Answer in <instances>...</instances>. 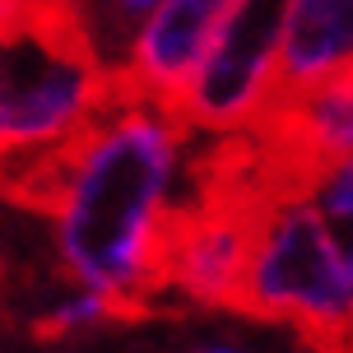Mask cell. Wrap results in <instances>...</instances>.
<instances>
[{"instance_id":"cell-1","label":"cell","mask_w":353,"mask_h":353,"mask_svg":"<svg viewBox=\"0 0 353 353\" xmlns=\"http://www.w3.org/2000/svg\"><path fill=\"white\" fill-rule=\"evenodd\" d=\"M186 135L163 107L135 103L121 88L103 117L84 125L70 191L56 214V247L84 288L117 302L121 321L149 316V298L163 293L159 247Z\"/></svg>"},{"instance_id":"cell-2","label":"cell","mask_w":353,"mask_h":353,"mask_svg":"<svg viewBox=\"0 0 353 353\" xmlns=\"http://www.w3.org/2000/svg\"><path fill=\"white\" fill-rule=\"evenodd\" d=\"M112 98L88 0H0V168L70 140Z\"/></svg>"},{"instance_id":"cell-3","label":"cell","mask_w":353,"mask_h":353,"mask_svg":"<svg viewBox=\"0 0 353 353\" xmlns=\"http://www.w3.org/2000/svg\"><path fill=\"white\" fill-rule=\"evenodd\" d=\"M242 316L293 325L312 353L353 349L349 256L339 251L321 205L283 200L270 214L247 274Z\"/></svg>"},{"instance_id":"cell-4","label":"cell","mask_w":353,"mask_h":353,"mask_svg":"<svg viewBox=\"0 0 353 353\" xmlns=\"http://www.w3.org/2000/svg\"><path fill=\"white\" fill-rule=\"evenodd\" d=\"M288 19H293V0H232L176 121L205 135L251 130L274 93Z\"/></svg>"},{"instance_id":"cell-5","label":"cell","mask_w":353,"mask_h":353,"mask_svg":"<svg viewBox=\"0 0 353 353\" xmlns=\"http://www.w3.org/2000/svg\"><path fill=\"white\" fill-rule=\"evenodd\" d=\"M228 10L232 0H163L149 23L130 37L125 61L112 65L117 88L135 103L163 107L176 121Z\"/></svg>"},{"instance_id":"cell-6","label":"cell","mask_w":353,"mask_h":353,"mask_svg":"<svg viewBox=\"0 0 353 353\" xmlns=\"http://www.w3.org/2000/svg\"><path fill=\"white\" fill-rule=\"evenodd\" d=\"M349 65H353V0H293V19H288L270 103L312 93V88L330 84L335 74H344Z\"/></svg>"},{"instance_id":"cell-7","label":"cell","mask_w":353,"mask_h":353,"mask_svg":"<svg viewBox=\"0 0 353 353\" xmlns=\"http://www.w3.org/2000/svg\"><path fill=\"white\" fill-rule=\"evenodd\" d=\"M98 321H117V302L103 298V293H93V288H84L79 298H65L61 307H52L47 316H37L33 335L37 339H61V335L84 330V325H98Z\"/></svg>"},{"instance_id":"cell-8","label":"cell","mask_w":353,"mask_h":353,"mask_svg":"<svg viewBox=\"0 0 353 353\" xmlns=\"http://www.w3.org/2000/svg\"><path fill=\"white\" fill-rule=\"evenodd\" d=\"M163 0H88V10H93V23H98V33L121 52L125 37H130V28H135V19L149 10H159Z\"/></svg>"},{"instance_id":"cell-9","label":"cell","mask_w":353,"mask_h":353,"mask_svg":"<svg viewBox=\"0 0 353 353\" xmlns=\"http://www.w3.org/2000/svg\"><path fill=\"white\" fill-rule=\"evenodd\" d=\"M316 205L325 210V219H335V223H353V159H344L335 172L325 176Z\"/></svg>"},{"instance_id":"cell-10","label":"cell","mask_w":353,"mask_h":353,"mask_svg":"<svg viewBox=\"0 0 353 353\" xmlns=\"http://www.w3.org/2000/svg\"><path fill=\"white\" fill-rule=\"evenodd\" d=\"M195 353H247V349H237V344H205V349H195Z\"/></svg>"},{"instance_id":"cell-11","label":"cell","mask_w":353,"mask_h":353,"mask_svg":"<svg viewBox=\"0 0 353 353\" xmlns=\"http://www.w3.org/2000/svg\"><path fill=\"white\" fill-rule=\"evenodd\" d=\"M349 288H353V247H349Z\"/></svg>"},{"instance_id":"cell-12","label":"cell","mask_w":353,"mask_h":353,"mask_svg":"<svg viewBox=\"0 0 353 353\" xmlns=\"http://www.w3.org/2000/svg\"><path fill=\"white\" fill-rule=\"evenodd\" d=\"M349 353H353V349H349Z\"/></svg>"}]
</instances>
